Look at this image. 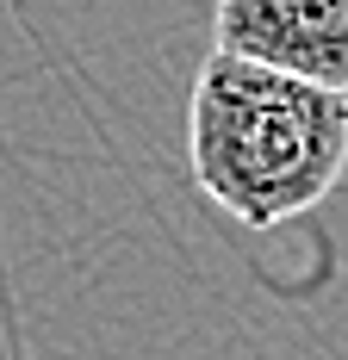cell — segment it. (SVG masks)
<instances>
[{
  "label": "cell",
  "mask_w": 348,
  "mask_h": 360,
  "mask_svg": "<svg viewBox=\"0 0 348 360\" xmlns=\"http://www.w3.org/2000/svg\"><path fill=\"white\" fill-rule=\"evenodd\" d=\"M187 168L249 230L305 217L348 174V94L211 50L187 100Z\"/></svg>",
  "instance_id": "6da1fadb"
},
{
  "label": "cell",
  "mask_w": 348,
  "mask_h": 360,
  "mask_svg": "<svg viewBox=\"0 0 348 360\" xmlns=\"http://www.w3.org/2000/svg\"><path fill=\"white\" fill-rule=\"evenodd\" d=\"M211 50L348 94V0H218Z\"/></svg>",
  "instance_id": "7a4b0ae2"
}]
</instances>
